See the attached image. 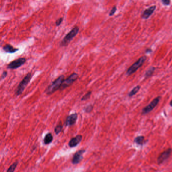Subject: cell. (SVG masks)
Returning <instances> with one entry per match:
<instances>
[{"mask_svg":"<svg viewBox=\"0 0 172 172\" xmlns=\"http://www.w3.org/2000/svg\"><path fill=\"white\" fill-rule=\"evenodd\" d=\"M64 80V75H60L48 86V87L45 90V93L47 95H51L58 90H60Z\"/></svg>","mask_w":172,"mask_h":172,"instance_id":"1","label":"cell"},{"mask_svg":"<svg viewBox=\"0 0 172 172\" xmlns=\"http://www.w3.org/2000/svg\"><path fill=\"white\" fill-rule=\"evenodd\" d=\"M31 78H32V74L31 73H28L26 74L25 76L24 77L21 82L19 83L17 87L16 88L15 90V94L16 96H20L26 87L29 83Z\"/></svg>","mask_w":172,"mask_h":172,"instance_id":"2","label":"cell"},{"mask_svg":"<svg viewBox=\"0 0 172 172\" xmlns=\"http://www.w3.org/2000/svg\"><path fill=\"white\" fill-rule=\"evenodd\" d=\"M147 58L146 56H142L138 59V60L136 61L128 69L126 72V74L128 76L132 75L137 71V70L140 67H141L144 65V63L147 60Z\"/></svg>","mask_w":172,"mask_h":172,"instance_id":"3","label":"cell"},{"mask_svg":"<svg viewBox=\"0 0 172 172\" xmlns=\"http://www.w3.org/2000/svg\"><path fill=\"white\" fill-rule=\"evenodd\" d=\"M79 30V28L77 26L74 27L71 30L65 35V37H64L62 40L61 41L60 43V46H67L69 43H70V42L73 39L74 37L78 34Z\"/></svg>","mask_w":172,"mask_h":172,"instance_id":"4","label":"cell"},{"mask_svg":"<svg viewBox=\"0 0 172 172\" xmlns=\"http://www.w3.org/2000/svg\"><path fill=\"white\" fill-rule=\"evenodd\" d=\"M78 74H77L76 73H75V72L71 74L70 76H69L68 78L64 80L60 90H62L63 89H65L66 88L69 87V86H70L71 85H72L78 79Z\"/></svg>","mask_w":172,"mask_h":172,"instance_id":"5","label":"cell"},{"mask_svg":"<svg viewBox=\"0 0 172 172\" xmlns=\"http://www.w3.org/2000/svg\"><path fill=\"white\" fill-rule=\"evenodd\" d=\"M161 99V96H159L156 97V98H155V99H153V101H152L149 105H148L146 106V107H144V108L142 109V115L147 114L149 113L150 112H151V111H153L155 107L158 105V104H159V102Z\"/></svg>","mask_w":172,"mask_h":172,"instance_id":"6","label":"cell"},{"mask_svg":"<svg viewBox=\"0 0 172 172\" xmlns=\"http://www.w3.org/2000/svg\"><path fill=\"white\" fill-rule=\"evenodd\" d=\"M26 62V59L25 58H20L15 60L8 64L7 68L10 69H16L23 65Z\"/></svg>","mask_w":172,"mask_h":172,"instance_id":"7","label":"cell"},{"mask_svg":"<svg viewBox=\"0 0 172 172\" xmlns=\"http://www.w3.org/2000/svg\"><path fill=\"white\" fill-rule=\"evenodd\" d=\"M172 150L171 148H168L167 150L163 151V153L159 155L158 156V159H157V162L158 164H161L166 161L168 158H169V156H170L171 153H172Z\"/></svg>","mask_w":172,"mask_h":172,"instance_id":"8","label":"cell"},{"mask_svg":"<svg viewBox=\"0 0 172 172\" xmlns=\"http://www.w3.org/2000/svg\"><path fill=\"white\" fill-rule=\"evenodd\" d=\"M85 150H79L77 151L72 158V163L73 164H77L80 163L83 158V153H85Z\"/></svg>","mask_w":172,"mask_h":172,"instance_id":"9","label":"cell"},{"mask_svg":"<svg viewBox=\"0 0 172 172\" xmlns=\"http://www.w3.org/2000/svg\"><path fill=\"white\" fill-rule=\"evenodd\" d=\"M156 9V6L153 5L150 6L149 8L145 9L141 14V18L144 19H147L151 15L153 14V12Z\"/></svg>","mask_w":172,"mask_h":172,"instance_id":"10","label":"cell"},{"mask_svg":"<svg viewBox=\"0 0 172 172\" xmlns=\"http://www.w3.org/2000/svg\"><path fill=\"white\" fill-rule=\"evenodd\" d=\"M78 118V115L77 113L72 114L70 116L67 117L65 121V125L67 126H72L75 124Z\"/></svg>","mask_w":172,"mask_h":172,"instance_id":"11","label":"cell"},{"mask_svg":"<svg viewBox=\"0 0 172 172\" xmlns=\"http://www.w3.org/2000/svg\"><path fill=\"white\" fill-rule=\"evenodd\" d=\"M82 138V136L81 135H78L76 136L75 137H73L69 142V146L70 147H74L81 142Z\"/></svg>","mask_w":172,"mask_h":172,"instance_id":"12","label":"cell"},{"mask_svg":"<svg viewBox=\"0 0 172 172\" xmlns=\"http://www.w3.org/2000/svg\"><path fill=\"white\" fill-rule=\"evenodd\" d=\"M3 50L5 52L8 53H14L19 51V49L14 48L10 44H7L3 46Z\"/></svg>","mask_w":172,"mask_h":172,"instance_id":"13","label":"cell"},{"mask_svg":"<svg viewBox=\"0 0 172 172\" xmlns=\"http://www.w3.org/2000/svg\"><path fill=\"white\" fill-rule=\"evenodd\" d=\"M53 140V136L52 134L51 133H48L45 136L44 139H43V142L45 144H51Z\"/></svg>","mask_w":172,"mask_h":172,"instance_id":"14","label":"cell"},{"mask_svg":"<svg viewBox=\"0 0 172 172\" xmlns=\"http://www.w3.org/2000/svg\"><path fill=\"white\" fill-rule=\"evenodd\" d=\"M155 70H156V68L154 67H151L149 68V69L147 70V72H145L144 77L145 78H150V77H151L153 73L155 72Z\"/></svg>","mask_w":172,"mask_h":172,"instance_id":"15","label":"cell"},{"mask_svg":"<svg viewBox=\"0 0 172 172\" xmlns=\"http://www.w3.org/2000/svg\"><path fill=\"white\" fill-rule=\"evenodd\" d=\"M140 85H137V86H136L135 87H134L131 90V91H130V93H129V94H128V96L130 97H132L133 96L135 95V94L138 92L139 90H140Z\"/></svg>","mask_w":172,"mask_h":172,"instance_id":"16","label":"cell"},{"mask_svg":"<svg viewBox=\"0 0 172 172\" xmlns=\"http://www.w3.org/2000/svg\"><path fill=\"white\" fill-rule=\"evenodd\" d=\"M134 142L139 145H142L144 142V136H139L134 139Z\"/></svg>","mask_w":172,"mask_h":172,"instance_id":"17","label":"cell"},{"mask_svg":"<svg viewBox=\"0 0 172 172\" xmlns=\"http://www.w3.org/2000/svg\"><path fill=\"white\" fill-rule=\"evenodd\" d=\"M18 162H15V163H13V164L11 165L10 167L9 168V169L7 171V172H14L17 166Z\"/></svg>","mask_w":172,"mask_h":172,"instance_id":"18","label":"cell"},{"mask_svg":"<svg viewBox=\"0 0 172 172\" xmlns=\"http://www.w3.org/2000/svg\"><path fill=\"white\" fill-rule=\"evenodd\" d=\"M63 129V125L61 122L55 128V132L56 134H58L61 132Z\"/></svg>","mask_w":172,"mask_h":172,"instance_id":"19","label":"cell"},{"mask_svg":"<svg viewBox=\"0 0 172 172\" xmlns=\"http://www.w3.org/2000/svg\"><path fill=\"white\" fill-rule=\"evenodd\" d=\"M91 94H92V91H88L87 93H86V94H85V95L82 96V99H81V100H82V101L87 100L88 99H89V98H90V97Z\"/></svg>","mask_w":172,"mask_h":172,"instance_id":"20","label":"cell"},{"mask_svg":"<svg viewBox=\"0 0 172 172\" xmlns=\"http://www.w3.org/2000/svg\"><path fill=\"white\" fill-rule=\"evenodd\" d=\"M93 109V105H89L85 108V112L87 113H89L92 111Z\"/></svg>","mask_w":172,"mask_h":172,"instance_id":"21","label":"cell"},{"mask_svg":"<svg viewBox=\"0 0 172 172\" xmlns=\"http://www.w3.org/2000/svg\"><path fill=\"white\" fill-rule=\"evenodd\" d=\"M117 11V7L116 6H114L112 8L111 10L110 11V13H109V16H112L114 15L115 14L116 12Z\"/></svg>","mask_w":172,"mask_h":172,"instance_id":"22","label":"cell"},{"mask_svg":"<svg viewBox=\"0 0 172 172\" xmlns=\"http://www.w3.org/2000/svg\"><path fill=\"white\" fill-rule=\"evenodd\" d=\"M63 21V18H59V19H58L56 20V25L57 26H59L62 23Z\"/></svg>","mask_w":172,"mask_h":172,"instance_id":"23","label":"cell"},{"mask_svg":"<svg viewBox=\"0 0 172 172\" xmlns=\"http://www.w3.org/2000/svg\"><path fill=\"white\" fill-rule=\"evenodd\" d=\"M162 2L163 5H165V6H168L170 4V1L169 0H162Z\"/></svg>","mask_w":172,"mask_h":172,"instance_id":"24","label":"cell"},{"mask_svg":"<svg viewBox=\"0 0 172 172\" xmlns=\"http://www.w3.org/2000/svg\"><path fill=\"white\" fill-rule=\"evenodd\" d=\"M8 75V73L7 71H4L3 73H2V75H1V79L2 80L4 79V78H6V77Z\"/></svg>","mask_w":172,"mask_h":172,"instance_id":"25","label":"cell"},{"mask_svg":"<svg viewBox=\"0 0 172 172\" xmlns=\"http://www.w3.org/2000/svg\"><path fill=\"white\" fill-rule=\"evenodd\" d=\"M151 52H152V50H151V49H149V48L147 49H146V51H145V52L147 53H151Z\"/></svg>","mask_w":172,"mask_h":172,"instance_id":"26","label":"cell"},{"mask_svg":"<svg viewBox=\"0 0 172 172\" xmlns=\"http://www.w3.org/2000/svg\"><path fill=\"white\" fill-rule=\"evenodd\" d=\"M170 105H171V107H172V99L171 100L170 102Z\"/></svg>","mask_w":172,"mask_h":172,"instance_id":"27","label":"cell"}]
</instances>
